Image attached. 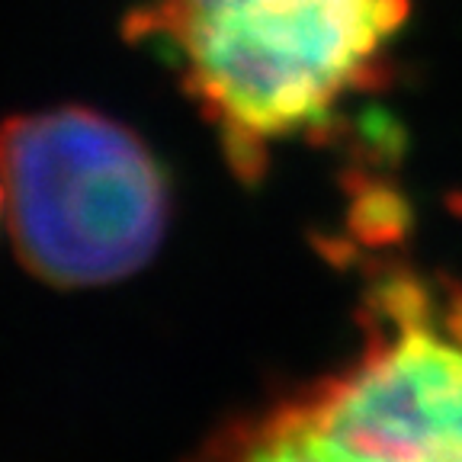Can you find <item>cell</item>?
<instances>
[{"label": "cell", "mask_w": 462, "mask_h": 462, "mask_svg": "<svg viewBox=\"0 0 462 462\" xmlns=\"http://www.w3.org/2000/svg\"><path fill=\"white\" fill-rule=\"evenodd\" d=\"M411 0H144L129 36L152 45L222 142L260 180L282 144L325 142L383 90Z\"/></svg>", "instance_id": "obj_1"}, {"label": "cell", "mask_w": 462, "mask_h": 462, "mask_svg": "<svg viewBox=\"0 0 462 462\" xmlns=\"http://www.w3.org/2000/svg\"><path fill=\"white\" fill-rule=\"evenodd\" d=\"M10 241L51 286H106L142 270L171 218V183L132 129L84 106L26 113L0 129Z\"/></svg>", "instance_id": "obj_2"}, {"label": "cell", "mask_w": 462, "mask_h": 462, "mask_svg": "<svg viewBox=\"0 0 462 462\" xmlns=\"http://www.w3.org/2000/svg\"><path fill=\"white\" fill-rule=\"evenodd\" d=\"M366 346L334 379L273 404L318 462H462V289L389 273Z\"/></svg>", "instance_id": "obj_3"}, {"label": "cell", "mask_w": 462, "mask_h": 462, "mask_svg": "<svg viewBox=\"0 0 462 462\" xmlns=\"http://www.w3.org/2000/svg\"><path fill=\"white\" fill-rule=\"evenodd\" d=\"M189 462H318L296 433L282 424L276 408L231 420L202 443Z\"/></svg>", "instance_id": "obj_4"}, {"label": "cell", "mask_w": 462, "mask_h": 462, "mask_svg": "<svg viewBox=\"0 0 462 462\" xmlns=\"http://www.w3.org/2000/svg\"><path fill=\"white\" fill-rule=\"evenodd\" d=\"M0 218H4V193H0Z\"/></svg>", "instance_id": "obj_5"}]
</instances>
